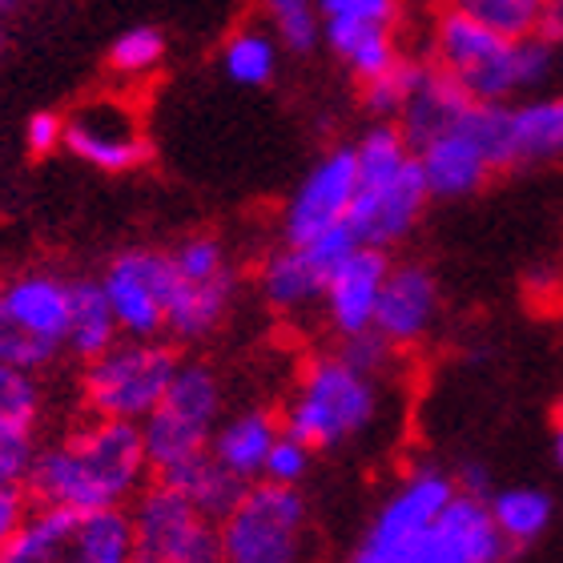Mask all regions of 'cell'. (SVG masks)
Masks as SVG:
<instances>
[{"label":"cell","mask_w":563,"mask_h":563,"mask_svg":"<svg viewBox=\"0 0 563 563\" xmlns=\"http://www.w3.org/2000/svg\"><path fill=\"white\" fill-rule=\"evenodd\" d=\"M548 45H563V0H543V16H540V33Z\"/></svg>","instance_id":"cell-41"},{"label":"cell","mask_w":563,"mask_h":563,"mask_svg":"<svg viewBox=\"0 0 563 563\" xmlns=\"http://www.w3.org/2000/svg\"><path fill=\"white\" fill-rule=\"evenodd\" d=\"M278 439L282 415L266 411V407H242L218 422V431L210 439V455L242 483H258Z\"/></svg>","instance_id":"cell-20"},{"label":"cell","mask_w":563,"mask_h":563,"mask_svg":"<svg viewBox=\"0 0 563 563\" xmlns=\"http://www.w3.org/2000/svg\"><path fill=\"white\" fill-rule=\"evenodd\" d=\"M306 523L310 507L298 487L271 479L250 483L234 511L218 523L222 563H302Z\"/></svg>","instance_id":"cell-7"},{"label":"cell","mask_w":563,"mask_h":563,"mask_svg":"<svg viewBox=\"0 0 563 563\" xmlns=\"http://www.w3.org/2000/svg\"><path fill=\"white\" fill-rule=\"evenodd\" d=\"M455 475H446L439 467H415L378 504L351 563H407L415 543L434 528V519L443 516V507L455 499Z\"/></svg>","instance_id":"cell-9"},{"label":"cell","mask_w":563,"mask_h":563,"mask_svg":"<svg viewBox=\"0 0 563 563\" xmlns=\"http://www.w3.org/2000/svg\"><path fill=\"white\" fill-rule=\"evenodd\" d=\"M69 306H73V278L48 271H29L0 282V314L24 334L48 342L65 354L69 339Z\"/></svg>","instance_id":"cell-17"},{"label":"cell","mask_w":563,"mask_h":563,"mask_svg":"<svg viewBox=\"0 0 563 563\" xmlns=\"http://www.w3.org/2000/svg\"><path fill=\"white\" fill-rule=\"evenodd\" d=\"M41 411H45V395H41L36 375H29L21 366L0 363V439L36 434Z\"/></svg>","instance_id":"cell-28"},{"label":"cell","mask_w":563,"mask_h":563,"mask_svg":"<svg viewBox=\"0 0 563 563\" xmlns=\"http://www.w3.org/2000/svg\"><path fill=\"white\" fill-rule=\"evenodd\" d=\"M431 65L455 77L475 101L504 106L511 93L540 85L552 73V45L543 36L511 41L451 4L434 21Z\"/></svg>","instance_id":"cell-2"},{"label":"cell","mask_w":563,"mask_h":563,"mask_svg":"<svg viewBox=\"0 0 563 563\" xmlns=\"http://www.w3.org/2000/svg\"><path fill=\"white\" fill-rule=\"evenodd\" d=\"M427 201H431V189H427L419 153H415L411 162L399 165V169L358 174V194H354L346 222H351V230L358 234L363 246L390 250L419 225Z\"/></svg>","instance_id":"cell-10"},{"label":"cell","mask_w":563,"mask_h":563,"mask_svg":"<svg viewBox=\"0 0 563 563\" xmlns=\"http://www.w3.org/2000/svg\"><path fill=\"white\" fill-rule=\"evenodd\" d=\"M238 298V271L222 278H181L174 271L169 310H165V334L174 342H206L222 327Z\"/></svg>","instance_id":"cell-19"},{"label":"cell","mask_w":563,"mask_h":563,"mask_svg":"<svg viewBox=\"0 0 563 563\" xmlns=\"http://www.w3.org/2000/svg\"><path fill=\"white\" fill-rule=\"evenodd\" d=\"M427 65L411 57H399L387 73H378L375 81H363V106L375 113L378 121H399L402 106L411 101V93L419 89Z\"/></svg>","instance_id":"cell-30"},{"label":"cell","mask_w":563,"mask_h":563,"mask_svg":"<svg viewBox=\"0 0 563 563\" xmlns=\"http://www.w3.org/2000/svg\"><path fill=\"white\" fill-rule=\"evenodd\" d=\"M310 459H314V446H306L302 439H294V434L282 431V439L274 443L271 459H266V471H262V479L286 483V487H298V483L310 475Z\"/></svg>","instance_id":"cell-35"},{"label":"cell","mask_w":563,"mask_h":563,"mask_svg":"<svg viewBox=\"0 0 563 563\" xmlns=\"http://www.w3.org/2000/svg\"><path fill=\"white\" fill-rule=\"evenodd\" d=\"M153 479L174 483L189 504L198 507V511H206L210 519H218V523L234 511L238 499H242V492L250 487V483H242L238 475H230V471H225L210 451L198 455V459H189V463H181V467L165 471V475H153Z\"/></svg>","instance_id":"cell-25"},{"label":"cell","mask_w":563,"mask_h":563,"mask_svg":"<svg viewBox=\"0 0 563 563\" xmlns=\"http://www.w3.org/2000/svg\"><path fill=\"white\" fill-rule=\"evenodd\" d=\"M0 563H133L130 511L33 507L24 528L0 548Z\"/></svg>","instance_id":"cell-5"},{"label":"cell","mask_w":563,"mask_h":563,"mask_svg":"<svg viewBox=\"0 0 563 563\" xmlns=\"http://www.w3.org/2000/svg\"><path fill=\"white\" fill-rule=\"evenodd\" d=\"M0 53H4V29H0Z\"/></svg>","instance_id":"cell-45"},{"label":"cell","mask_w":563,"mask_h":563,"mask_svg":"<svg viewBox=\"0 0 563 563\" xmlns=\"http://www.w3.org/2000/svg\"><path fill=\"white\" fill-rule=\"evenodd\" d=\"M471 106H475V97H471L455 77H446L443 69L427 65L419 89H415L411 101H407L399 113V130H402V137L411 141V150L419 153L427 141L455 130L459 121L467 118Z\"/></svg>","instance_id":"cell-22"},{"label":"cell","mask_w":563,"mask_h":563,"mask_svg":"<svg viewBox=\"0 0 563 563\" xmlns=\"http://www.w3.org/2000/svg\"><path fill=\"white\" fill-rule=\"evenodd\" d=\"M101 286H106L109 306H113L125 339H162L169 290H174L169 250H121L101 274Z\"/></svg>","instance_id":"cell-11"},{"label":"cell","mask_w":563,"mask_h":563,"mask_svg":"<svg viewBox=\"0 0 563 563\" xmlns=\"http://www.w3.org/2000/svg\"><path fill=\"white\" fill-rule=\"evenodd\" d=\"M181 354L162 339H125L85 363L81 402L93 419L145 422L174 383Z\"/></svg>","instance_id":"cell-4"},{"label":"cell","mask_w":563,"mask_h":563,"mask_svg":"<svg viewBox=\"0 0 563 563\" xmlns=\"http://www.w3.org/2000/svg\"><path fill=\"white\" fill-rule=\"evenodd\" d=\"M492 516L504 531V540L511 548H523V543L540 540L548 523H552V499L536 487H507V492H495L492 499Z\"/></svg>","instance_id":"cell-27"},{"label":"cell","mask_w":563,"mask_h":563,"mask_svg":"<svg viewBox=\"0 0 563 563\" xmlns=\"http://www.w3.org/2000/svg\"><path fill=\"white\" fill-rule=\"evenodd\" d=\"M153 479L141 422L85 419L57 443L36 451L29 495L36 507L69 511H113L130 507Z\"/></svg>","instance_id":"cell-1"},{"label":"cell","mask_w":563,"mask_h":563,"mask_svg":"<svg viewBox=\"0 0 563 563\" xmlns=\"http://www.w3.org/2000/svg\"><path fill=\"white\" fill-rule=\"evenodd\" d=\"M390 274L387 250L358 246L346 262H339L327 278V294H322V310H327V327L339 339L363 334L375 327L378 294Z\"/></svg>","instance_id":"cell-16"},{"label":"cell","mask_w":563,"mask_h":563,"mask_svg":"<svg viewBox=\"0 0 563 563\" xmlns=\"http://www.w3.org/2000/svg\"><path fill=\"white\" fill-rule=\"evenodd\" d=\"M434 318H439V282L419 262H399L390 266L383 294H378L375 330L395 346V351H411L431 334Z\"/></svg>","instance_id":"cell-15"},{"label":"cell","mask_w":563,"mask_h":563,"mask_svg":"<svg viewBox=\"0 0 563 563\" xmlns=\"http://www.w3.org/2000/svg\"><path fill=\"white\" fill-rule=\"evenodd\" d=\"M36 451H41V446H36V434H12V439H0V483L29 487Z\"/></svg>","instance_id":"cell-38"},{"label":"cell","mask_w":563,"mask_h":563,"mask_svg":"<svg viewBox=\"0 0 563 563\" xmlns=\"http://www.w3.org/2000/svg\"><path fill=\"white\" fill-rule=\"evenodd\" d=\"M266 12H271L274 36L290 53H310L322 36V12H318L314 0H266Z\"/></svg>","instance_id":"cell-32"},{"label":"cell","mask_w":563,"mask_h":563,"mask_svg":"<svg viewBox=\"0 0 563 563\" xmlns=\"http://www.w3.org/2000/svg\"><path fill=\"white\" fill-rule=\"evenodd\" d=\"M455 9H463L479 24L495 29V33L523 41V36L540 33L543 0H455Z\"/></svg>","instance_id":"cell-31"},{"label":"cell","mask_w":563,"mask_h":563,"mask_svg":"<svg viewBox=\"0 0 563 563\" xmlns=\"http://www.w3.org/2000/svg\"><path fill=\"white\" fill-rule=\"evenodd\" d=\"M24 145L33 153H53L57 145H65V118L57 113H33L24 125Z\"/></svg>","instance_id":"cell-40"},{"label":"cell","mask_w":563,"mask_h":563,"mask_svg":"<svg viewBox=\"0 0 563 563\" xmlns=\"http://www.w3.org/2000/svg\"><path fill=\"white\" fill-rule=\"evenodd\" d=\"M225 419V387L210 363H186L177 366L174 383L157 402V411L141 422L145 455H150L153 475L181 467L189 459L210 451V439L218 422Z\"/></svg>","instance_id":"cell-6"},{"label":"cell","mask_w":563,"mask_h":563,"mask_svg":"<svg viewBox=\"0 0 563 563\" xmlns=\"http://www.w3.org/2000/svg\"><path fill=\"white\" fill-rule=\"evenodd\" d=\"M33 495L29 487H12V483H0V548L24 528V519L33 516Z\"/></svg>","instance_id":"cell-39"},{"label":"cell","mask_w":563,"mask_h":563,"mask_svg":"<svg viewBox=\"0 0 563 563\" xmlns=\"http://www.w3.org/2000/svg\"><path fill=\"white\" fill-rule=\"evenodd\" d=\"M222 69L230 81L238 85H266L278 69V45H274L271 33H262V29H242L225 41L222 48Z\"/></svg>","instance_id":"cell-29"},{"label":"cell","mask_w":563,"mask_h":563,"mask_svg":"<svg viewBox=\"0 0 563 563\" xmlns=\"http://www.w3.org/2000/svg\"><path fill=\"white\" fill-rule=\"evenodd\" d=\"M118 339H121V327H118L113 306H109V294H106V286H101V278H73L65 354L89 363L97 354H106Z\"/></svg>","instance_id":"cell-23"},{"label":"cell","mask_w":563,"mask_h":563,"mask_svg":"<svg viewBox=\"0 0 563 563\" xmlns=\"http://www.w3.org/2000/svg\"><path fill=\"white\" fill-rule=\"evenodd\" d=\"M125 511H130L133 563H222L218 519L198 511L174 483H145Z\"/></svg>","instance_id":"cell-8"},{"label":"cell","mask_w":563,"mask_h":563,"mask_svg":"<svg viewBox=\"0 0 563 563\" xmlns=\"http://www.w3.org/2000/svg\"><path fill=\"white\" fill-rule=\"evenodd\" d=\"M165 57V36L150 24H137V29H125V33L113 41L109 48V65L121 77H145L162 65Z\"/></svg>","instance_id":"cell-33"},{"label":"cell","mask_w":563,"mask_h":563,"mask_svg":"<svg viewBox=\"0 0 563 563\" xmlns=\"http://www.w3.org/2000/svg\"><path fill=\"white\" fill-rule=\"evenodd\" d=\"M511 555V543L495 523L492 504L479 495L455 492V499L443 507L434 528L415 543L407 563H504Z\"/></svg>","instance_id":"cell-14"},{"label":"cell","mask_w":563,"mask_h":563,"mask_svg":"<svg viewBox=\"0 0 563 563\" xmlns=\"http://www.w3.org/2000/svg\"><path fill=\"white\" fill-rule=\"evenodd\" d=\"M322 36L358 81H375L378 73H387L402 57L399 45H395V24L322 21Z\"/></svg>","instance_id":"cell-24"},{"label":"cell","mask_w":563,"mask_h":563,"mask_svg":"<svg viewBox=\"0 0 563 563\" xmlns=\"http://www.w3.org/2000/svg\"><path fill=\"white\" fill-rule=\"evenodd\" d=\"M339 354L346 358L351 366H358L363 375L371 378H383L387 375L390 358H395V346H390L375 327L363 330V334H351V339H339Z\"/></svg>","instance_id":"cell-36"},{"label":"cell","mask_w":563,"mask_h":563,"mask_svg":"<svg viewBox=\"0 0 563 563\" xmlns=\"http://www.w3.org/2000/svg\"><path fill=\"white\" fill-rule=\"evenodd\" d=\"M354 194H358V157H354V145H339L327 157H318L290 194L282 210V242L306 246L318 234L342 225L351 218Z\"/></svg>","instance_id":"cell-12"},{"label":"cell","mask_w":563,"mask_h":563,"mask_svg":"<svg viewBox=\"0 0 563 563\" xmlns=\"http://www.w3.org/2000/svg\"><path fill=\"white\" fill-rule=\"evenodd\" d=\"M12 9H16V0H0V21H4V16H9Z\"/></svg>","instance_id":"cell-44"},{"label":"cell","mask_w":563,"mask_h":563,"mask_svg":"<svg viewBox=\"0 0 563 563\" xmlns=\"http://www.w3.org/2000/svg\"><path fill=\"white\" fill-rule=\"evenodd\" d=\"M455 487H459V492H467V495H479V499H492V483H487V471L475 467V463H467V467L459 471Z\"/></svg>","instance_id":"cell-42"},{"label":"cell","mask_w":563,"mask_h":563,"mask_svg":"<svg viewBox=\"0 0 563 563\" xmlns=\"http://www.w3.org/2000/svg\"><path fill=\"white\" fill-rule=\"evenodd\" d=\"M555 459H560L563 467V415H560V427H555Z\"/></svg>","instance_id":"cell-43"},{"label":"cell","mask_w":563,"mask_h":563,"mask_svg":"<svg viewBox=\"0 0 563 563\" xmlns=\"http://www.w3.org/2000/svg\"><path fill=\"white\" fill-rule=\"evenodd\" d=\"M563 157V97H543L511 109V162H552Z\"/></svg>","instance_id":"cell-26"},{"label":"cell","mask_w":563,"mask_h":563,"mask_svg":"<svg viewBox=\"0 0 563 563\" xmlns=\"http://www.w3.org/2000/svg\"><path fill=\"white\" fill-rule=\"evenodd\" d=\"M419 165L431 198H467L495 174L492 157L479 145V137L467 130V121H459L443 137L427 141L419 150Z\"/></svg>","instance_id":"cell-18"},{"label":"cell","mask_w":563,"mask_h":563,"mask_svg":"<svg viewBox=\"0 0 563 563\" xmlns=\"http://www.w3.org/2000/svg\"><path fill=\"white\" fill-rule=\"evenodd\" d=\"M322 21H366V24H395L399 4L395 0H318Z\"/></svg>","instance_id":"cell-37"},{"label":"cell","mask_w":563,"mask_h":563,"mask_svg":"<svg viewBox=\"0 0 563 563\" xmlns=\"http://www.w3.org/2000/svg\"><path fill=\"white\" fill-rule=\"evenodd\" d=\"M330 274L318 266V258L306 246H290L282 242L271 250L258 266V294L262 302L271 306L274 314H302L310 306H322Z\"/></svg>","instance_id":"cell-21"},{"label":"cell","mask_w":563,"mask_h":563,"mask_svg":"<svg viewBox=\"0 0 563 563\" xmlns=\"http://www.w3.org/2000/svg\"><path fill=\"white\" fill-rule=\"evenodd\" d=\"M65 150L101 174H130L150 162V141L141 133L137 113L113 97H97L73 109L65 118Z\"/></svg>","instance_id":"cell-13"},{"label":"cell","mask_w":563,"mask_h":563,"mask_svg":"<svg viewBox=\"0 0 563 563\" xmlns=\"http://www.w3.org/2000/svg\"><path fill=\"white\" fill-rule=\"evenodd\" d=\"M383 390L378 378L363 375L339 351L314 354L298 371L290 399L282 407V431L314 451H334L363 439L378 422Z\"/></svg>","instance_id":"cell-3"},{"label":"cell","mask_w":563,"mask_h":563,"mask_svg":"<svg viewBox=\"0 0 563 563\" xmlns=\"http://www.w3.org/2000/svg\"><path fill=\"white\" fill-rule=\"evenodd\" d=\"M57 358H60L57 346H48V342L24 334L21 327H12L9 318L0 314V363L21 366L29 375H41V371H48Z\"/></svg>","instance_id":"cell-34"}]
</instances>
